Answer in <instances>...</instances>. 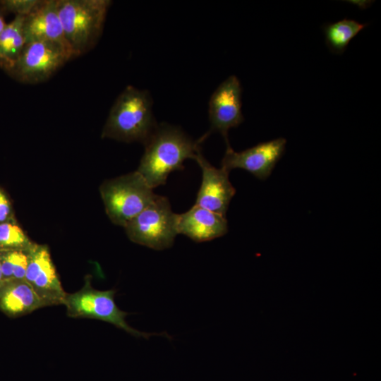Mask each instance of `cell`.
I'll list each match as a JSON object with an SVG mask.
<instances>
[{
	"label": "cell",
	"mask_w": 381,
	"mask_h": 381,
	"mask_svg": "<svg viewBox=\"0 0 381 381\" xmlns=\"http://www.w3.org/2000/svg\"><path fill=\"white\" fill-rule=\"evenodd\" d=\"M202 142L193 140L181 128L163 123L157 126L145 143L138 169L148 185H164L169 174L183 170L187 159H195Z\"/></svg>",
	"instance_id": "obj_1"
},
{
	"label": "cell",
	"mask_w": 381,
	"mask_h": 381,
	"mask_svg": "<svg viewBox=\"0 0 381 381\" xmlns=\"http://www.w3.org/2000/svg\"><path fill=\"white\" fill-rule=\"evenodd\" d=\"M149 92L127 86L118 96L102 131V138L145 143L157 124Z\"/></svg>",
	"instance_id": "obj_2"
},
{
	"label": "cell",
	"mask_w": 381,
	"mask_h": 381,
	"mask_svg": "<svg viewBox=\"0 0 381 381\" xmlns=\"http://www.w3.org/2000/svg\"><path fill=\"white\" fill-rule=\"evenodd\" d=\"M111 4L109 0H57L59 18L74 57L96 42Z\"/></svg>",
	"instance_id": "obj_3"
},
{
	"label": "cell",
	"mask_w": 381,
	"mask_h": 381,
	"mask_svg": "<svg viewBox=\"0 0 381 381\" xmlns=\"http://www.w3.org/2000/svg\"><path fill=\"white\" fill-rule=\"evenodd\" d=\"M99 193L109 219L123 227L157 196L137 171L104 181Z\"/></svg>",
	"instance_id": "obj_4"
},
{
	"label": "cell",
	"mask_w": 381,
	"mask_h": 381,
	"mask_svg": "<svg viewBox=\"0 0 381 381\" xmlns=\"http://www.w3.org/2000/svg\"><path fill=\"white\" fill-rule=\"evenodd\" d=\"M116 290H97L92 287L91 277L87 275L83 286L78 291L66 294L63 305L68 317L91 318L109 322L135 337L148 339L153 335L171 338L166 332L147 333L129 325L126 317L128 313L121 310L115 302Z\"/></svg>",
	"instance_id": "obj_5"
},
{
	"label": "cell",
	"mask_w": 381,
	"mask_h": 381,
	"mask_svg": "<svg viewBox=\"0 0 381 381\" xmlns=\"http://www.w3.org/2000/svg\"><path fill=\"white\" fill-rule=\"evenodd\" d=\"M178 214L171 210L167 198L158 195L125 226L133 243L162 250L172 246L178 234Z\"/></svg>",
	"instance_id": "obj_6"
},
{
	"label": "cell",
	"mask_w": 381,
	"mask_h": 381,
	"mask_svg": "<svg viewBox=\"0 0 381 381\" xmlns=\"http://www.w3.org/2000/svg\"><path fill=\"white\" fill-rule=\"evenodd\" d=\"M73 56L62 46L48 41L25 44L8 73L17 80L35 84L47 80Z\"/></svg>",
	"instance_id": "obj_7"
},
{
	"label": "cell",
	"mask_w": 381,
	"mask_h": 381,
	"mask_svg": "<svg viewBox=\"0 0 381 381\" xmlns=\"http://www.w3.org/2000/svg\"><path fill=\"white\" fill-rule=\"evenodd\" d=\"M25 280L38 296L43 308L63 305L67 293L63 289L47 246L34 243L28 250Z\"/></svg>",
	"instance_id": "obj_8"
},
{
	"label": "cell",
	"mask_w": 381,
	"mask_h": 381,
	"mask_svg": "<svg viewBox=\"0 0 381 381\" xmlns=\"http://www.w3.org/2000/svg\"><path fill=\"white\" fill-rule=\"evenodd\" d=\"M286 140L279 138L236 152L226 145L222 159V167L229 171L234 169H244L260 180L267 179L284 152Z\"/></svg>",
	"instance_id": "obj_9"
},
{
	"label": "cell",
	"mask_w": 381,
	"mask_h": 381,
	"mask_svg": "<svg viewBox=\"0 0 381 381\" xmlns=\"http://www.w3.org/2000/svg\"><path fill=\"white\" fill-rule=\"evenodd\" d=\"M241 96L242 87L238 78L231 75L217 87L209 101V133H219L226 145L229 144V129L238 126L244 121Z\"/></svg>",
	"instance_id": "obj_10"
},
{
	"label": "cell",
	"mask_w": 381,
	"mask_h": 381,
	"mask_svg": "<svg viewBox=\"0 0 381 381\" xmlns=\"http://www.w3.org/2000/svg\"><path fill=\"white\" fill-rule=\"evenodd\" d=\"M202 171V181L195 204L210 211L226 216L236 189L229 179V171L212 166L200 150L194 159Z\"/></svg>",
	"instance_id": "obj_11"
},
{
	"label": "cell",
	"mask_w": 381,
	"mask_h": 381,
	"mask_svg": "<svg viewBox=\"0 0 381 381\" xmlns=\"http://www.w3.org/2000/svg\"><path fill=\"white\" fill-rule=\"evenodd\" d=\"M25 44L32 41H48L64 47L74 57L66 39L57 10V0H42L23 21Z\"/></svg>",
	"instance_id": "obj_12"
},
{
	"label": "cell",
	"mask_w": 381,
	"mask_h": 381,
	"mask_svg": "<svg viewBox=\"0 0 381 381\" xmlns=\"http://www.w3.org/2000/svg\"><path fill=\"white\" fill-rule=\"evenodd\" d=\"M178 234L195 242H204L221 237L228 231L226 216L194 205L190 210L178 214Z\"/></svg>",
	"instance_id": "obj_13"
},
{
	"label": "cell",
	"mask_w": 381,
	"mask_h": 381,
	"mask_svg": "<svg viewBox=\"0 0 381 381\" xmlns=\"http://www.w3.org/2000/svg\"><path fill=\"white\" fill-rule=\"evenodd\" d=\"M43 308L25 279L5 280L0 284V310L10 317L23 316Z\"/></svg>",
	"instance_id": "obj_14"
},
{
	"label": "cell",
	"mask_w": 381,
	"mask_h": 381,
	"mask_svg": "<svg viewBox=\"0 0 381 381\" xmlns=\"http://www.w3.org/2000/svg\"><path fill=\"white\" fill-rule=\"evenodd\" d=\"M25 16H16L0 33V68L8 72L16 62L25 45Z\"/></svg>",
	"instance_id": "obj_15"
},
{
	"label": "cell",
	"mask_w": 381,
	"mask_h": 381,
	"mask_svg": "<svg viewBox=\"0 0 381 381\" xmlns=\"http://www.w3.org/2000/svg\"><path fill=\"white\" fill-rule=\"evenodd\" d=\"M367 25L347 18L324 25L322 30L327 48L333 54H342L351 40Z\"/></svg>",
	"instance_id": "obj_16"
},
{
	"label": "cell",
	"mask_w": 381,
	"mask_h": 381,
	"mask_svg": "<svg viewBox=\"0 0 381 381\" xmlns=\"http://www.w3.org/2000/svg\"><path fill=\"white\" fill-rule=\"evenodd\" d=\"M0 263L3 281L25 279L28 263V250H0Z\"/></svg>",
	"instance_id": "obj_17"
},
{
	"label": "cell",
	"mask_w": 381,
	"mask_h": 381,
	"mask_svg": "<svg viewBox=\"0 0 381 381\" xmlns=\"http://www.w3.org/2000/svg\"><path fill=\"white\" fill-rule=\"evenodd\" d=\"M33 243L18 224L9 222L0 223V250H28Z\"/></svg>",
	"instance_id": "obj_18"
},
{
	"label": "cell",
	"mask_w": 381,
	"mask_h": 381,
	"mask_svg": "<svg viewBox=\"0 0 381 381\" xmlns=\"http://www.w3.org/2000/svg\"><path fill=\"white\" fill-rule=\"evenodd\" d=\"M42 0H3L0 8L16 14L26 16L32 12Z\"/></svg>",
	"instance_id": "obj_19"
},
{
	"label": "cell",
	"mask_w": 381,
	"mask_h": 381,
	"mask_svg": "<svg viewBox=\"0 0 381 381\" xmlns=\"http://www.w3.org/2000/svg\"><path fill=\"white\" fill-rule=\"evenodd\" d=\"M11 214L10 202L5 194L0 190V223L6 222Z\"/></svg>",
	"instance_id": "obj_20"
},
{
	"label": "cell",
	"mask_w": 381,
	"mask_h": 381,
	"mask_svg": "<svg viewBox=\"0 0 381 381\" xmlns=\"http://www.w3.org/2000/svg\"><path fill=\"white\" fill-rule=\"evenodd\" d=\"M6 23L4 21V19L3 16H1V11H0V33L2 32V30L6 27Z\"/></svg>",
	"instance_id": "obj_21"
},
{
	"label": "cell",
	"mask_w": 381,
	"mask_h": 381,
	"mask_svg": "<svg viewBox=\"0 0 381 381\" xmlns=\"http://www.w3.org/2000/svg\"><path fill=\"white\" fill-rule=\"evenodd\" d=\"M2 282H3V277H2L1 263H0V284H1Z\"/></svg>",
	"instance_id": "obj_22"
}]
</instances>
